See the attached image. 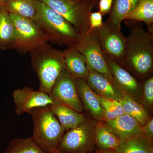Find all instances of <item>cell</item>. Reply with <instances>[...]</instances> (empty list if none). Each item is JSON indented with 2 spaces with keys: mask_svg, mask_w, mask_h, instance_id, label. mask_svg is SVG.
<instances>
[{
  "mask_svg": "<svg viewBox=\"0 0 153 153\" xmlns=\"http://www.w3.org/2000/svg\"><path fill=\"white\" fill-rule=\"evenodd\" d=\"M137 74L146 75L153 66V35L140 26L131 27L126 37V52L122 63Z\"/></svg>",
  "mask_w": 153,
  "mask_h": 153,
  "instance_id": "1",
  "label": "cell"
},
{
  "mask_svg": "<svg viewBox=\"0 0 153 153\" xmlns=\"http://www.w3.org/2000/svg\"><path fill=\"white\" fill-rule=\"evenodd\" d=\"M29 53L31 66L39 79L38 90L49 95L60 73L66 69L63 52L47 43Z\"/></svg>",
  "mask_w": 153,
  "mask_h": 153,
  "instance_id": "2",
  "label": "cell"
},
{
  "mask_svg": "<svg viewBox=\"0 0 153 153\" xmlns=\"http://www.w3.org/2000/svg\"><path fill=\"white\" fill-rule=\"evenodd\" d=\"M38 18L36 23L49 39V42L59 46L74 47L79 34L74 26L60 14L44 3L36 0Z\"/></svg>",
  "mask_w": 153,
  "mask_h": 153,
  "instance_id": "3",
  "label": "cell"
},
{
  "mask_svg": "<svg viewBox=\"0 0 153 153\" xmlns=\"http://www.w3.org/2000/svg\"><path fill=\"white\" fill-rule=\"evenodd\" d=\"M29 114L33 119L31 137L45 152L54 153L66 131L52 112L50 105L34 108Z\"/></svg>",
  "mask_w": 153,
  "mask_h": 153,
  "instance_id": "4",
  "label": "cell"
},
{
  "mask_svg": "<svg viewBox=\"0 0 153 153\" xmlns=\"http://www.w3.org/2000/svg\"><path fill=\"white\" fill-rule=\"evenodd\" d=\"M70 22L79 34L90 30L89 16L94 0H38Z\"/></svg>",
  "mask_w": 153,
  "mask_h": 153,
  "instance_id": "5",
  "label": "cell"
},
{
  "mask_svg": "<svg viewBox=\"0 0 153 153\" xmlns=\"http://www.w3.org/2000/svg\"><path fill=\"white\" fill-rule=\"evenodd\" d=\"M10 15L16 31L13 49L19 54L25 55L49 43V39L46 34L34 21L16 14Z\"/></svg>",
  "mask_w": 153,
  "mask_h": 153,
  "instance_id": "6",
  "label": "cell"
},
{
  "mask_svg": "<svg viewBox=\"0 0 153 153\" xmlns=\"http://www.w3.org/2000/svg\"><path fill=\"white\" fill-rule=\"evenodd\" d=\"M96 123L85 119L63 134L57 150L66 153H89L95 148Z\"/></svg>",
  "mask_w": 153,
  "mask_h": 153,
  "instance_id": "7",
  "label": "cell"
},
{
  "mask_svg": "<svg viewBox=\"0 0 153 153\" xmlns=\"http://www.w3.org/2000/svg\"><path fill=\"white\" fill-rule=\"evenodd\" d=\"M74 47L84 55L88 67L114 83L105 55L94 30L79 34V40Z\"/></svg>",
  "mask_w": 153,
  "mask_h": 153,
  "instance_id": "8",
  "label": "cell"
},
{
  "mask_svg": "<svg viewBox=\"0 0 153 153\" xmlns=\"http://www.w3.org/2000/svg\"><path fill=\"white\" fill-rule=\"evenodd\" d=\"M94 30L104 54L121 65L126 44V37L123 34L121 28L107 21L100 27Z\"/></svg>",
  "mask_w": 153,
  "mask_h": 153,
  "instance_id": "9",
  "label": "cell"
},
{
  "mask_svg": "<svg viewBox=\"0 0 153 153\" xmlns=\"http://www.w3.org/2000/svg\"><path fill=\"white\" fill-rule=\"evenodd\" d=\"M53 102H57L82 113L84 108L77 93L75 79L65 69L62 71L49 94Z\"/></svg>",
  "mask_w": 153,
  "mask_h": 153,
  "instance_id": "10",
  "label": "cell"
},
{
  "mask_svg": "<svg viewBox=\"0 0 153 153\" xmlns=\"http://www.w3.org/2000/svg\"><path fill=\"white\" fill-rule=\"evenodd\" d=\"M13 96L16 107L15 111L18 115L26 113L29 114L34 108L53 103L49 94L29 87L16 89L13 92Z\"/></svg>",
  "mask_w": 153,
  "mask_h": 153,
  "instance_id": "11",
  "label": "cell"
},
{
  "mask_svg": "<svg viewBox=\"0 0 153 153\" xmlns=\"http://www.w3.org/2000/svg\"><path fill=\"white\" fill-rule=\"evenodd\" d=\"M88 67L89 73L86 78L88 85L97 94L119 101L124 91L102 74Z\"/></svg>",
  "mask_w": 153,
  "mask_h": 153,
  "instance_id": "12",
  "label": "cell"
},
{
  "mask_svg": "<svg viewBox=\"0 0 153 153\" xmlns=\"http://www.w3.org/2000/svg\"><path fill=\"white\" fill-rule=\"evenodd\" d=\"M104 122L121 141L143 136V126L135 119L126 114L113 120Z\"/></svg>",
  "mask_w": 153,
  "mask_h": 153,
  "instance_id": "13",
  "label": "cell"
},
{
  "mask_svg": "<svg viewBox=\"0 0 153 153\" xmlns=\"http://www.w3.org/2000/svg\"><path fill=\"white\" fill-rule=\"evenodd\" d=\"M77 93L83 108L96 120L103 121L104 111L97 94L88 85L85 79H75Z\"/></svg>",
  "mask_w": 153,
  "mask_h": 153,
  "instance_id": "14",
  "label": "cell"
},
{
  "mask_svg": "<svg viewBox=\"0 0 153 153\" xmlns=\"http://www.w3.org/2000/svg\"><path fill=\"white\" fill-rule=\"evenodd\" d=\"M62 52L67 72L74 79H86L89 70L84 55L74 47H68Z\"/></svg>",
  "mask_w": 153,
  "mask_h": 153,
  "instance_id": "15",
  "label": "cell"
},
{
  "mask_svg": "<svg viewBox=\"0 0 153 153\" xmlns=\"http://www.w3.org/2000/svg\"><path fill=\"white\" fill-rule=\"evenodd\" d=\"M105 56L115 84L122 90L130 92L136 91L139 88L137 79L116 61Z\"/></svg>",
  "mask_w": 153,
  "mask_h": 153,
  "instance_id": "16",
  "label": "cell"
},
{
  "mask_svg": "<svg viewBox=\"0 0 153 153\" xmlns=\"http://www.w3.org/2000/svg\"><path fill=\"white\" fill-rule=\"evenodd\" d=\"M50 108L65 131L76 127L85 118L81 113L57 102H53Z\"/></svg>",
  "mask_w": 153,
  "mask_h": 153,
  "instance_id": "17",
  "label": "cell"
},
{
  "mask_svg": "<svg viewBox=\"0 0 153 153\" xmlns=\"http://www.w3.org/2000/svg\"><path fill=\"white\" fill-rule=\"evenodd\" d=\"M16 36V28L10 14L4 6H0V49H13Z\"/></svg>",
  "mask_w": 153,
  "mask_h": 153,
  "instance_id": "18",
  "label": "cell"
},
{
  "mask_svg": "<svg viewBox=\"0 0 153 153\" xmlns=\"http://www.w3.org/2000/svg\"><path fill=\"white\" fill-rule=\"evenodd\" d=\"M121 140L105 123H96L95 130V146L99 150L115 151Z\"/></svg>",
  "mask_w": 153,
  "mask_h": 153,
  "instance_id": "19",
  "label": "cell"
},
{
  "mask_svg": "<svg viewBox=\"0 0 153 153\" xmlns=\"http://www.w3.org/2000/svg\"><path fill=\"white\" fill-rule=\"evenodd\" d=\"M4 7L9 13L28 18L36 23L38 18L36 0H7Z\"/></svg>",
  "mask_w": 153,
  "mask_h": 153,
  "instance_id": "20",
  "label": "cell"
},
{
  "mask_svg": "<svg viewBox=\"0 0 153 153\" xmlns=\"http://www.w3.org/2000/svg\"><path fill=\"white\" fill-rule=\"evenodd\" d=\"M125 20L144 22L148 26V31L153 33V0H139Z\"/></svg>",
  "mask_w": 153,
  "mask_h": 153,
  "instance_id": "21",
  "label": "cell"
},
{
  "mask_svg": "<svg viewBox=\"0 0 153 153\" xmlns=\"http://www.w3.org/2000/svg\"><path fill=\"white\" fill-rule=\"evenodd\" d=\"M115 153H153L152 140L144 136L122 141Z\"/></svg>",
  "mask_w": 153,
  "mask_h": 153,
  "instance_id": "22",
  "label": "cell"
},
{
  "mask_svg": "<svg viewBox=\"0 0 153 153\" xmlns=\"http://www.w3.org/2000/svg\"><path fill=\"white\" fill-rule=\"evenodd\" d=\"M139 0H113L110 11L108 22L121 28V24L125 19Z\"/></svg>",
  "mask_w": 153,
  "mask_h": 153,
  "instance_id": "23",
  "label": "cell"
},
{
  "mask_svg": "<svg viewBox=\"0 0 153 153\" xmlns=\"http://www.w3.org/2000/svg\"><path fill=\"white\" fill-rule=\"evenodd\" d=\"M119 101L122 106L125 114L135 119L143 126L147 123L148 115L144 108L128 94L124 92L122 97Z\"/></svg>",
  "mask_w": 153,
  "mask_h": 153,
  "instance_id": "24",
  "label": "cell"
},
{
  "mask_svg": "<svg viewBox=\"0 0 153 153\" xmlns=\"http://www.w3.org/2000/svg\"><path fill=\"white\" fill-rule=\"evenodd\" d=\"M3 153H46L32 137L14 139Z\"/></svg>",
  "mask_w": 153,
  "mask_h": 153,
  "instance_id": "25",
  "label": "cell"
},
{
  "mask_svg": "<svg viewBox=\"0 0 153 153\" xmlns=\"http://www.w3.org/2000/svg\"><path fill=\"white\" fill-rule=\"evenodd\" d=\"M97 96L104 111L103 121L113 120L124 114L123 108L119 101L97 94Z\"/></svg>",
  "mask_w": 153,
  "mask_h": 153,
  "instance_id": "26",
  "label": "cell"
},
{
  "mask_svg": "<svg viewBox=\"0 0 153 153\" xmlns=\"http://www.w3.org/2000/svg\"><path fill=\"white\" fill-rule=\"evenodd\" d=\"M144 94L145 99L149 104L153 103V77L149 78L144 84Z\"/></svg>",
  "mask_w": 153,
  "mask_h": 153,
  "instance_id": "27",
  "label": "cell"
},
{
  "mask_svg": "<svg viewBox=\"0 0 153 153\" xmlns=\"http://www.w3.org/2000/svg\"><path fill=\"white\" fill-rule=\"evenodd\" d=\"M102 16L99 11L91 13L89 16L90 30L97 29L101 27L103 24Z\"/></svg>",
  "mask_w": 153,
  "mask_h": 153,
  "instance_id": "28",
  "label": "cell"
},
{
  "mask_svg": "<svg viewBox=\"0 0 153 153\" xmlns=\"http://www.w3.org/2000/svg\"><path fill=\"white\" fill-rule=\"evenodd\" d=\"M113 0H100L99 4V12L102 15L109 13L112 6Z\"/></svg>",
  "mask_w": 153,
  "mask_h": 153,
  "instance_id": "29",
  "label": "cell"
},
{
  "mask_svg": "<svg viewBox=\"0 0 153 153\" xmlns=\"http://www.w3.org/2000/svg\"><path fill=\"white\" fill-rule=\"evenodd\" d=\"M144 136L151 140H152L153 136V120H150L143 126Z\"/></svg>",
  "mask_w": 153,
  "mask_h": 153,
  "instance_id": "30",
  "label": "cell"
},
{
  "mask_svg": "<svg viewBox=\"0 0 153 153\" xmlns=\"http://www.w3.org/2000/svg\"><path fill=\"white\" fill-rule=\"evenodd\" d=\"M96 153H115L114 151L111 150H98L97 151Z\"/></svg>",
  "mask_w": 153,
  "mask_h": 153,
  "instance_id": "31",
  "label": "cell"
},
{
  "mask_svg": "<svg viewBox=\"0 0 153 153\" xmlns=\"http://www.w3.org/2000/svg\"><path fill=\"white\" fill-rule=\"evenodd\" d=\"M6 1L7 0H0V6H4Z\"/></svg>",
  "mask_w": 153,
  "mask_h": 153,
  "instance_id": "32",
  "label": "cell"
},
{
  "mask_svg": "<svg viewBox=\"0 0 153 153\" xmlns=\"http://www.w3.org/2000/svg\"><path fill=\"white\" fill-rule=\"evenodd\" d=\"M54 153H66L63 152H60V151H58V150H57L55 151V152H54ZM89 153H96V152H94V151H93V152H91Z\"/></svg>",
  "mask_w": 153,
  "mask_h": 153,
  "instance_id": "33",
  "label": "cell"
}]
</instances>
